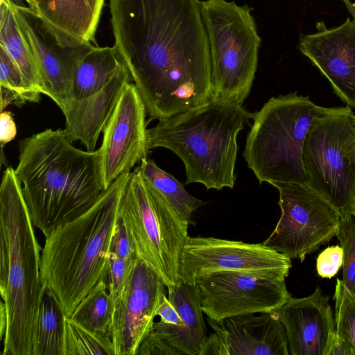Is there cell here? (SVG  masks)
<instances>
[{"mask_svg": "<svg viewBox=\"0 0 355 355\" xmlns=\"http://www.w3.org/2000/svg\"><path fill=\"white\" fill-rule=\"evenodd\" d=\"M146 105L133 83L123 89L103 131L98 148L102 182L107 189L118 178L130 173L147 157Z\"/></svg>", "mask_w": 355, "mask_h": 355, "instance_id": "4fadbf2b", "label": "cell"}, {"mask_svg": "<svg viewBox=\"0 0 355 355\" xmlns=\"http://www.w3.org/2000/svg\"><path fill=\"white\" fill-rule=\"evenodd\" d=\"M287 277L277 272L218 270L201 275L196 284L203 313L218 322L278 311L292 297Z\"/></svg>", "mask_w": 355, "mask_h": 355, "instance_id": "8fae6325", "label": "cell"}, {"mask_svg": "<svg viewBox=\"0 0 355 355\" xmlns=\"http://www.w3.org/2000/svg\"><path fill=\"white\" fill-rule=\"evenodd\" d=\"M115 355L110 336L92 331L73 320L64 319V355Z\"/></svg>", "mask_w": 355, "mask_h": 355, "instance_id": "4316f807", "label": "cell"}, {"mask_svg": "<svg viewBox=\"0 0 355 355\" xmlns=\"http://www.w3.org/2000/svg\"><path fill=\"white\" fill-rule=\"evenodd\" d=\"M251 9L227 0L201 1L208 37L213 97L243 105L257 69L261 38Z\"/></svg>", "mask_w": 355, "mask_h": 355, "instance_id": "9c48e42d", "label": "cell"}, {"mask_svg": "<svg viewBox=\"0 0 355 355\" xmlns=\"http://www.w3.org/2000/svg\"><path fill=\"white\" fill-rule=\"evenodd\" d=\"M12 5L21 34L37 64L42 94L50 97L63 111L73 99L72 85L78 64L95 45L63 47L28 6L14 0Z\"/></svg>", "mask_w": 355, "mask_h": 355, "instance_id": "9a60e30c", "label": "cell"}, {"mask_svg": "<svg viewBox=\"0 0 355 355\" xmlns=\"http://www.w3.org/2000/svg\"><path fill=\"white\" fill-rule=\"evenodd\" d=\"M336 333L352 346L355 355V294L336 279L334 294Z\"/></svg>", "mask_w": 355, "mask_h": 355, "instance_id": "f1b7e54d", "label": "cell"}, {"mask_svg": "<svg viewBox=\"0 0 355 355\" xmlns=\"http://www.w3.org/2000/svg\"><path fill=\"white\" fill-rule=\"evenodd\" d=\"M110 252L125 261L136 262L139 259L135 248L120 217L111 241Z\"/></svg>", "mask_w": 355, "mask_h": 355, "instance_id": "d6a6232c", "label": "cell"}, {"mask_svg": "<svg viewBox=\"0 0 355 355\" xmlns=\"http://www.w3.org/2000/svg\"><path fill=\"white\" fill-rule=\"evenodd\" d=\"M125 63L116 46L91 47L79 61L74 74L73 99L88 97L103 89Z\"/></svg>", "mask_w": 355, "mask_h": 355, "instance_id": "7402d4cb", "label": "cell"}, {"mask_svg": "<svg viewBox=\"0 0 355 355\" xmlns=\"http://www.w3.org/2000/svg\"><path fill=\"white\" fill-rule=\"evenodd\" d=\"M291 259L261 243L214 237L188 236L180 266V280L196 284L202 274L218 270H244L289 275Z\"/></svg>", "mask_w": 355, "mask_h": 355, "instance_id": "7c38bea8", "label": "cell"}, {"mask_svg": "<svg viewBox=\"0 0 355 355\" xmlns=\"http://www.w3.org/2000/svg\"><path fill=\"white\" fill-rule=\"evenodd\" d=\"M63 47L96 45L105 0H24Z\"/></svg>", "mask_w": 355, "mask_h": 355, "instance_id": "d6986e66", "label": "cell"}, {"mask_svg": "<svg viewBox=\"0 0 355 355\" xmlns=\"http://www.w3.org/2000/svg\"><path fill=\"white\" fill-rule=\"evenodd\" d=\"M66 130L51 128L19 141L16 175L35 226L45 237L88 211L106 190L98 149L73 146Z\"/></svg>", "mask_w": 355, "mask_h": 355, "instance_id": "7a4b0ae2", "label": "cell"}, {"mask_svg": "<svg viewBox=\"0 0 355 355\" xmlns=\"http://www.w3.org/2000/svg\"><path fill=\"white\" fill-rule=\"evenodd\" d=\"M343 250L340 245L329 246L322 250L316 260L317 272L322 278L334 277L343 266Z\"/></svg>", "mask_w": 355, "mask_h": 355, "instance_id": "1f68e13d", "label": "cell"}, {"mask_svg": "<svg viewBox=\"0 0 355 355\" xmlns=\"http://www.w3.org/2000/svg\"><path fill=\"white\" fill-rule=\"evenodd\" d=\"M14 1H20V0H14Z\"/></svg>", "mask_w": 355, "mask_h": 355, "instance_id": "f35d334b", "label": "cell"}, {"mask_svg": "<svg viewBox=\"0 0 355 355\" xmlns=\"http://www.w3.org/2000/svg\"><path fill=\"white\" fill-rule=\"evenodd\" d=\"M166 286L151 268L138 259L127 283L114 299L110 336L115 355H136L153 329Z\"/></svg>", "mask_w": 355, "mask_h": 355, "instance_id": "5bb4252c", "label": "cell"}, {"mask_svg": "<svg viewBox=\"0 0 355 355\" xmlns=\"http://www.w3.org/2000/svg\"><path fill=\"white\" fill-rule=\"evenodd\" d=\"M136 355H180L153 329L141 343Z\"/></svg>", "mask_w": 355, "mask_h": 355, "instance_id": "836d02e7", "label": "cell"}, {"mask_svg": "<svg viewBox=\"0 0 355 355\" xmlns=\"http://www.w3.org/2000/svg\"><path fill=\"white\" fill-rule=\"evenodd\" d=\"M323 107L297 92L270 98L252 113L243 157L259 183L306 184L303 149Z\"/></svg>", "mask_w": 355, "mask_h": 355, "instance_id": "8992f818", "label": "cell"}, {"mask_svg": "<svg viewBox=\"0 0 355 355\" xmlns=\"http://www.w3.org/2000/svg\"><path fill=\"white\" fill-rule=\"evenodd\" d=\"M290 355H325L336 335L329 296L317 287L309 296L291 297L278 311Z\"/></svg>", "mask_w": 355, "mask_h": 355, "instance_id": "ac0fdd59", "label": "cell"}, {"mask_svg": "<svg viewBox=\"0 0 355 355\" xmlns=\"http://www.w3.org/2000/svg\"><path fill=\"white\" fill-rule=\"evenodd\" d=\"M207 320L214 332L200 355H290L277 311Z\"/></svg>", "mask_w": 355, "mask_h": 355, "instance_id": "2e32d148", "label": "cell"}, {"mask_svg": "<svg viewBox=\"0 0 355 355\" xmlns=\"http://www.w3.org/2000/svg\"><path fill=\"white\" fill-rule=\"evenodd\" d=\"M113 311L114 300L103 281L100 279L69 317L92 331L110 336Z\"/></svg>", "mask_w": 355, "mask_h": 355, "instance_id": "484cf974", "label": "cell"}, {"mask_svg": "<svg viewBox=\"0 0 355 355\" xmlns=\"http://www.w3.org/2000/svg\"><path fill=\"white\" fill-rule=\"evenodd\" d=\"M354 217H355V212H354Z\"/></svg>", "mask_w": 355, "mask_h": 355, "instance_id": "74e56055", "label": "cell"}, {"mask_svg": "<svg viewBox=\"0 0 355 355\" xmlns=\"http://www.w3.org/2000/svg\"><path fill=\"white\" fill-rule=\"evenodd\" d=\"M114 45L150 120L212 98L211 66L199 0H110Z\"/></svg>", "mask_w": 355, "mask_h": 355, "instance_id": "6da1fadb", "label": "cell"}, {"mask_svg": "<svg viewBox=\"0 0 355 355\" xmlns=\"http://www.w3.org/2000/svg\"><path fill=\"white\" fill-rule=\"evenodd\" d=\"M130 173L118 178L88 211L45 237L42 283L53 293L66 316L101 279Z\"/></svg>", "mask_w": 355, "mask_h": 355, "instance_id": "277c9868", "label": "cell"}, {"mask_svg": "<svg viewBox=\"0 0 355 355\" xmlns=\"http://www.w3.org/2000/svg\"><path fill=\"white\" fill-rule=\"evenodd\" d=\"M252 118L242 105L212 97L148 129V147L167 148L177 155L184 166L186 184L200 183L207 190L232 189L237 137Z\"/></svg>", "mask_w": 355, "mask_h": 355, "instance_id": "5b68a950", "label": "cell"}, {"mask_svg": "<svg viewBox=\"0 0 355 355\" xmlns=\"http://www.w3.org/2000/svg\"><path fill=\"white\" fill-rule=\"evenodd\" d=\"M132 79L125 66L96 93L73 99L62 111L66 131L72 141H80L86 150L94 151L100 134L111 117L118 101Z\"/></svg>", "mask_w": 355, "mask_h": 355, "instance_id": "ffe728a7", "label": "cell"}, {"mask_svg": "<svg viewBox=\"0 0 355 355\" xmlns=\"http://www.w3.org/2000/svg\"><path fill=\"white\" fill-rule=\"evenodd\" d=\"M316 27L317 32L300 37L299 49L329 80L337 96L355 108V21L347 18L331 28L320 21Z\"/></svg>", "mask_w": 355, "mask_h": 355, "instance_id": "e0dca14e", "label": "cell"}, {"mask_svg": "<svg viewBox=\"0 0 355 355\" xmlns=\"http://www.w3.org/2000/svg\"><path fill=\"white\" fill-rule=\"evenodd\" d=\"M1 112L8 105L21 106L26 102L38 103L40 94L31 89L14 61L0 47Z\"/></svg>", "mask_w": 355, "mask_h": 355, "instance_id": "83f0119b", "label": "cell"}, {"mask_svg": "<svg viewBox=\"0 0 355 355\" xmlns=\"http://www.w3.org/2000/svg\"><path fill=\"white\" fill-rule=\"evenodd\" d=\"M0 47L10 55L20 70L27 86L42 94V80L37 64L17 24L12 0H0Z\"/></svg>", "mask_w": 355, "mask_h": 355, "instance_id": "603a6c76", "label": "cell"}, {"mask_svg": "<svg viewBox=\"0 0 355 355\" xmlns=\"http://www.w3.org/2000/svg\"><path fill=\"white\" fill-rule=\"evenodd\" d=\"M342 1L344 2L349 12L352 15L353 20L355 21V3L351 2L349 0H342Z\"/></svg>", "mask_w": 355, "mask_h": 355, "instance_id": "8d00e7d4", "label": "cell"}, {"mask_svg": "<svg viewBox=\"0 0 355 355\" xmlns=\"http://www.w3.org/2000/svg\"><path fill=\"white\" fill-rule=\"evenodd\" d=\"M325 355H354V352L350 344L336 333Z\"/></svg>", "mask_w": 355, "mask_h": 355, "instance_id": "d590c367", "label": "cell"}, {"mask_svg": "<svg viewBox=\"0 0 355 355\" xmlns=\"http://www.w3.org/2000/svg\"><path fill=\"white\" fill-rule=\"evenodd\" d=\"M15 168L0 187V303L2 355H32L36 315L44 286L42 248Z\"/></svg>", "mask_w": 355, "mask_h": 355, "instance_id": "3957f363", "label": "cell"}, {"mask_svg": "<svg viewBox=\"0 0 355 355\" xmlns=\"http://www.w3.org/2000/svg\"><path fill=\"white\" fill-rule=\"evenodd\" d=\"M137 261L123 260L110 252L100 279L103 281L113 300L127 283Z\"/></svg>", "mask_w": 355, "mask_h": 355, "instance_id": "4dcf8cb0", "label": "cell"}, {"mask_svg": "<svg viewBox=\"0 0 355 355\" xmlns=\"http://www.w3.org/2000/svg\"><path fill=\"white\" fill-rule=\"evenodd\" d=\"M137 257L171 290L180 283V259L189 223L180 217L145 179L139 167L131 171L119 209Z\"/></svg>", "mask_w": 355, "mask_h": 355, "instance_id": "52a82bcc", "label": "cell"}, {"mask_svg": "<svg viewBox=\"0 0 355 355\" xmlns=\"http://www.w3.org/2000/svg\"><path fill=\"white\" fill-rule=\"evenodd\" d=\"M145 179L162 196L173 210L189 225L192 224L193 213L207 203L189 194L171 173L157 166L148 157L142 159L139 166Z\"/></svg>", "mask_w": 355, "mask_h": 355, "instance_id": "d4e9b609", "label": "cell"}, {"mask_svg": "<svg viewBox=\"0 0 355 355\" xmlns=\"http://www.w3.org/2000/svg\"><path fill=\"white\" fill-rule=\"evenodd\" d=\"M271 185L279 191L281 216L263 243L302 262L307 254L336 236L340 216L306 184L275 182Z\"/></svg>", "mask_w": 355, "mask_h": 355, "instance_id": "30bf717a", "label": "cell"}, {"mask_svg": "<svg viewBox=\"0 0 355 355\" xmlns=\"http://www.w3.org/2000/svg\"><path fill=\"white\" fill-rule=\"evenodd\" d=\"M307 184L340 218L355 212V114L349 105L323 107L313 121L303 149Z\"/></svg>", "mask_w": 355, "mask_h": 355, "instance_id": "ba28073f", "label": "cell"}, {"mask_svg": "<svg viewBox=\"0 0 355 355\" xmlns=\"http://www.w3.org/2000/svg\"><path fill=\"white\" fill-rule=\"evenodd\" d=\"M168 298L178 309L183 324L174 331L153 329L180 355H200L207 336L196 284L180 281L168 290Z\"/></svg>", "mask_w": 355, "mask_h": 355, "instance_id": "44dd1931", "label": "cell"}, {"mask_svg": "<svg viewBox=\"0 0 355 355\" xmlns=\"http://www.w3.org/2000/svg\"><path fill=\"white\" fill-rule=\"evenodd\" d=\"M343 250V282L355 294V220L354 216L340 218L336 236Z\"/></svg>", "mask_w": 355, "mask_h": 355, "instance_id": "f546056e", "label": "cell"}, {"mask_svg": "<svg viewBox=\"0 0 355 355\" xmlns=\"http://www.w3.org/2000/svg\"><path fill=\"white\" fill-rule=\"evenodd\" d=\"M64 316L58 300L44 286L36 315L32 355H64Z\"/></svg>", "mask_w": 355, "mask_h": 355, "instance_id": "cb8c5ba5", "label": "cell"}, {"mask_svg": "<svg viewBox=\"0 0 355 355\" xmlns=\"http://www.w3.org/2000/svg\"><path fill=\"white\" fill-rule=\"evenodd\" d=\"M17 127L10 112L3 110L0 115V142L1 148L15 139Z\"/></svg>", "mask_w": 355, "mask_h": 355, "instance_id": "e575fe53", "label": "cell"}]
</instances>
